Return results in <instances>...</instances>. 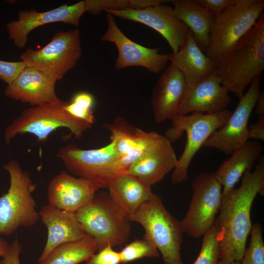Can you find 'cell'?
<instances>
[{"instance_id": "obj_1", "label": "cell", "mask_w": 264, "mask_h": 264, "mask_svg": "<svg viewBox=\"0 0 264 264\" xmlns=\"http://www.w3.org/2000/svg\"><path fill=\"white\" fill-rule=\"evenodd\" d=\"M264 158L262 157L253 172L246 171L241 186L222 193L219 215L214 226L220 247V259L224 263L241 262L252 225L251 206L258 194L264 195Z\"/></svg>"}, {"instance_id": "obj_2", "label": "cell", "mask_w": 264, "mask_h": 264, "mask_svg": "<svg viewBox=\"0 0 264 264\" xmlns=\"http://www.w3.org/2000/svg\"><path fill=\"white\" fill-rule=\"evenodd\" d=\"M264 69V14L220 60L215 71L228 92L240 98L245 87Z\"/></svg>"}, {"instance_id": "obj_3", "label": "cell", "mask_w": 264, "mask_h": 264, "mask_svg": "<svg viewBox=\"0 0 264 264\" xmlns=\"http://www.w3.org/2000/svg\"><path fill=\"white\" fill-rule=\"evenodd\" d=\"M87 233L96 241L98 251L121 245L130 235L128 216L113 201L109 193H96L92 199L75 213Z\"/></svg>"}, {"instance_id": "obj_4", "label": "cell", "mask_w": 264, "mask_h": 264, "mask_svg": "<svg viewBox=\"0 0 264 264\" xmlns=\"http://www.w3.org/2000/svg\"><path fill=\"white\" fill-rule=\"evenodd\" d=\"M10 176L8 192L0 197V234L8 236L21 226L30 227L40 219L32 196L37 184L19 162L11 160L3 166Z\"/></svg>"}, {"instance_id": "obj_5", "label": "cell", "mask_w": 264, "mask_h": 264, "mask_svg": "<svg viewBox=\"0 0 264 264\" xmlns=\"http://www.w3.org/2000/svg\"><path fill=\"white\" fill-rule=\"evenodd\" d=\"M67 102L59 99L24 109L5 129L6 143L18 134L26 133L33 134L38 142L44 143L51 132L61 128H67L76 138H80L92 125L67 112L65 110Z\"/></svg>"}, {"instance_id": "obj_6", "label": "cell", "mask_w": 264, "mask_h": 264, "mask_svg": "<svg viewBox=\"0 0 264 264\" xmlns=\"http://www.w3.org/2000/svg\"><path fill=\"white\" fill-rule=\"evenodd\" d=\"M128 219L143 227L145 235L160 252L164 264H184L181 257L183 232L179 221L167 210L158 195L153 193Z\"/></svg>"}, {"instance_id": "obj_7", "label": "cell", "mask_w": 264, "mask_h": 264, "mask_svg": "<svg viewBox=\"0 0 264 264\" xmlns=\"http://www.w3.org/2000/svg\"><path fill=\"white\" fill-rule=\"evenodd\" d=\"M231 113L225 109L214 114L194 112L189 115L178 114L171 120L172 126L167 130L164 136L171 143L178 140L184 132L187 136L184 150L171 176L173 183L176 184L187 180L188 168L194 155L207 139L224 125Z\"/></svg>"}, {"instance_id": "obj_8", "label": "cell", "mask_w": 264, "mask_h": 264, "mask_svg": "<svg viewBox=\"0 0 264 264\" xmlns=\"http://www.w3.org/2000/svg\"><path fill=\"white\" fill-rule=\"evenodd\" d=\"M264 9V0H237L216 14L206 55L215 63L254 25Z\"/></svg>"}, {"instance_id": "obj_9", "label": "cell", "mask_w": 264, "mask_h": 264, "mask_svg": "<svg viewBox=\"0 0 264 264\" xmlns=\"http://www.w3.org/2000/svg\"><path fill=\"white\" fill-rule=\"evenodd\" d=\"M82 55L79 30L60 31L43 48H28L20 56L26 66L38 69L55 82L73 68Z\"/></svg>"}, {"instance_id": "obj_10", "label": "cell", "mask_w": 264, "mask_h": 264, "mask_svg": "<svg viewBox=\"0 0 264 264\" xmlns=\"http://www.w3.org/2000/svg\"><path fill=\"white\" fill-rule=\"evenodd\" d=\"M56 156L70 174L90 181L99 189L108 187L118 175L115 164L118 154L111 142L103 147L89 150L70 144L61 147Z\"/></svg>"}, {"instance_id": "obj_11", "label": "cell", "mask_w": 264, "mask_h": 264, "mask_svg": "<svg viewBox=\"0 0 264 264\" xmlns=\"http://www.w3.org/2000/svg\"><path fill=\"white\" fill-rule=\"evenodd\" d=\"M189 208L179 224L183 233L198 239L214 224L222 198V186L214 172H202L191 182Z\"/></svg>"}, {"instance_id": "obj_12", "label": "cell", "mask_w": 264, "mask_h": 264, "mask_svg": "<svg viewBox=\"0 0 264 264\" xmlns=\"http://www.w3.org/2000/svg\"><path fill=\"white\" fill-rule=\"evenodd\" d=\"M262 74L254 78L247 92L240 98L235 110L227 121L207 139L203 147L232 154L248 141V122L260 93Z\"/></svg>"}, {"instance_id": "obj_13", "label": "cell", "mask_w": 264, "mask_h": 264, "mask_svg": "<svg viewBox=\"0 0 264 264\" xmlns=\"http://www.w3.org/2000/svg\"><path fill=\"white\" fill-rule=\"evenodd\" d=\"M107 28L101 36L103 42L113 43L118 50L115 66L117 69L136 66L146 68L157 74L164 70L169 61V54L159 52L160 47L151 48L130 39L118 26L114 16L107 13Z\"/></svg>"}, {"instance_id": "obj_14", "label": "cell", "mask_w": 264, "mask_h": 264, "mask_svg": "<svg viewBox=\"0 0 264 264\" xmlns=\"http://www.w3.org/2000/svg\"><path fill=\"white\" fill-rule=\"evenodd\" d=\"M103 127L110 133V141L118 154L115 164L118 175L125 173L135 161L151 149L162 137L156 131L145 132L118 117Z\"/></svg>"}, {"instance_id": "obj_15", "label": "cell", "mask_w": 264, "mask_h": 264, "mask_svg": "<svg viewBox=\"0 0 264 264\" xmlns=\"http://www.w3.org/2000/svg\"><path fill=\"white\" fill-rule=\"evenodd\" d=\"M113 16L144 24L156 31L165 38L176 53L184 44L189 32L188 27L175 16L173 7L164 4L139 9L109 10Z\"/></svg>"}, {"instance_id": "obj_16", "label": "cell", "mask_w": 264, "mask_h": 264, "mask_svg": "<svg viewBox=\"0 0 264 264\" xmlns=\"http://www.w3.org/2000/svg\"><path fill=\"white\" fill-rule=\"evenodd\" d=\"M86 12L84 0L70 5H62L43 12L35 9L21 10L18 13V20L9 22L6 27L9 39L16 46L23 48L27 44L28 34L36 28L58 22L77 27L82 16Z\"/></svg>"}, {"instance_id": "obj_17", "label": "cell", "mask_w": 264, "mask_h": 264, "mask_svg": "<svg viewBox=\"0 0 264 264\" xmlns=\"http://www.w3.org/2000/svg\"><path fill=\"white\" fill-rule=\"evenodd\" d=\"M99 189L90 181L62 171L49 182L47 190L48 204L75 213L92 199Z\"/></svg>"}, {"instance_id": "obj_18", "label": "cell", "mask_w": 264, "mask_h": 264, "mask_svg": "<svg viewBox=\"0 0 264 264\" xmlns=\"http://www.w3.org/2000/svg\"><path fill=\"white\" fill-rule=\"evenodd\" d=\"M228 93L215 71L204 80L187 85L178 114L186 115L191 112L214 114L220 112L226 109L231 102Z\"/></svg>"}, {"instance_id": "obj_19", "label": "cell", "mask_w": 264, "mask_h": 264, "mask_svg": "<svg viewBox=\"0 0 264 264\" xmlns=\"http://www.w3.org/2000/svg\"><path fill=\"white\" fill-rule=\"evenodd\" d=\"M187 87L183 74L170 64L163 70L152 91L151 103L156 122L172 120L178 114Z\"/></svg>"}, {"instance_id": "obj_20", "label": "cell", "mask_w": 264, "mask_h": 264, "mask_svg": "<svg viewBox=\"0 0 264 264\" xmlns=\"http://www.w3.org/2000/svg\"><path fill=\"white\" fill-rule=\"evenodd\" d=\"M56 82L39 70L26 66L11 84L7 85L4 94L31 106L42 105L60 99L55 90Z\"/></svg>"}, {"instance_id": "obj_21", "label": "cell", "mask_w": 264, "mask_h": 264, "mask_svg": "<svg viewBox=\"0 0 264 264\" xmlns=\"http://www.w3.org/2000/svg\"><path fill=\"white\" fill-rule=\"evenodd\" d=\"M39 214L47 229V238L38 262L44 260L58 245L79 240L87 234L77 220L74 213L62 210L48 204L41 207Z\"/></svg>"}, {"instance_id": "obj_22", "label": "cell", "mask_w": 264, "mask_h": 264, "mask_svg": "<svg viewBox=\"0 0 264 264\" xmlns=\"http://www.w3.org/2000/svg\"><path fill=\"white\" fill-rule=\"evenodd\" d=\"M177 160L171 143L163 135L124 173L134 176L152 186L161 181L168 173L174 170Z\"/></svg>"}, {"instance_id": "obj_23", "label": "cell", "mask_w": 264, "mask_h": 264, "mask_svg": "<svg viewBox=\"0 0 264 264\" xmlns=\"http://www.w3.org/2000/svg\"><path fill=\"white\" fill-rule=\"evenodd\" d=\"M169 56L171 64L183 74L187 85L204 80L215 71V62L200 49L190 30L183 45Z\"/></svg>"}, {"instance_id": "obj_24", "label": "cell", "mask_w": 264, "mask_h": 264, "mask_svg": "<svg viewBox=\"0 0 264 264\" xmlns=\"http://www.w3.org/2000/svg\"><path fill=\"white\" fill-rule=\"evenodd\" d=\"M108 188L113 201L128 218L153 194L151 186L127 173L117 175Z\"/></svg>"}, {"instance_id": "obj_25", "label": "cell", "mask_w": 264, "mask_h": 264, "mask_svg": "<svg viewBox=\"0 0 264 264\" xmlns=\"http://www.w3.org/2000/svg\"><path fill=\"white\" fill-rule=\"evenodd\" d=\"M176 17L185 24L198 45L206 52L216 14L199 5L195 0H171Z\"/></svg>"}, {"instance_id": "obj_26", "label": "cell", "mask_w": 264, "mask_h": 264, "mask_svg": "<svg viewBox=\"0 0 264 264\" xmlns=\"http://www.w3.org/2000/svg\"><path fill=\"white\" fill-rule=\"evenodd\" d=\"M263 147L258 141H247L235 151L231 157L225 160L214 172L222 186V193L233 188L239 179L247 171H251L263 152Z\"/></svg>"}, {"instance_id": "obj_27", "label": "cell", "mask_w": 264, "mask_h": 264, "mask_svg": "<svg viewBox=\"0 0 264 264\" xmlns=\"http://www.w3.org/2000/svg\"><path fill=\"white\" fill-rule=\"evenodd\" d=\"M97 250L96 241L87 234L79 240L58 245L38 264H78L87 262Z\"/></svg>"}, {"instance_id": "obj_28", "label": "cell", "mask_w": 264, "mask_h": 264, "mask_svg": "<svg viewBox=\"0 0 264 264\" xmlns=\"http://www.w3.org/2000/svg\"><path fill=\"white\" fill-rule=\"evenodd\" d=\"M165 2L162 0H85L87 12L95 15L103 11L142 9Z\"/></svg>"}, {"instance_id": "obj_29", "label": "cell", "mask_w": 264, "mask_h": 264, "mask_svg": "<svg viewBox=\"0 0 264 264\" xmlns=\"http://www.w3.org/2000/svg\"><path fill=\"white\" fill-rule=\"evenodd\" d=\"M119 254L121 262L123 264L143 258H157L159 256L157 248L145 235L142 239L135 240L126 245Z\"/></svg>"}, {"instance_id": "obj_30", "label": "cell", "mask_w": 264, "mask_h": 264, "mask_svg": "<svg viewBox=\"0 0 264 264\" xmlns=\"http://www.w3.org/2000/svg\"><path fill=\"white\" fill-rule=\"evenodd\" d=\"M263 229L258 222L252 225L251 240L241 264H264V242Z\"/></svg>"}, {"instance_id": "obj_31", "label": "cell", "mask_w": 264, "mask_h": 264, "mask_svg": "<svg viewBox=\"0 0 264 264\" xmlns=\"http://www.w3.org/2000/svg\"><path fill=\"white\" fill-rule=\"evenodd\" d=\"M203 236L200 252L193 264H217L220 259V247L214 226Z\"/></svg>"}, {"instance_id": "obj_32", "label": "cell", "mask_w": 264, "mask_h": 264, "mask_svg": "<svg viewBox=\"0 0 264 264\" xmlns=\"http://www.w3.org/2000/svg\"><path fill=\"white\" fill-rule=\"evenodd\" d=\"M26 66L25 64L22 61L9 62L0 60V80L6 83L7 85L11 84Z\"/></svg>"}, {"instance_id": "obj_33", "label": "cell", "mask_w": 264, "mask_h": 264, "mask_svg": "<svg viewBox=\"0 0 264 264\" xmlns=\"http://www.w3.org/2000/svg\"><path fill=\"white\" fill-rule=\"evenodd\" d=\"M121 259L119 252L114 250L112 247L108 246L93 254L86 264H120Z\"/></svg>"}, {"instance_id": "obj_34", "label": "cell", "mask_w": 264, "mask_h": 264, "mask_svg": "<svg viewBox=\"0 0 264 264\" xmlns=\"http://www.w3.org/2000/svg\"><path fill=\"white\" fill-rule=\"evenodd\" d=\"M65 110L74 117L91 125L95 122L92 109L83 105L76 103L70 100L67 101L65 107Z\"/></svg>"}, {"instance_id": "obj_35", "label": "cell", "mask_w": 264, "mask_h": 264, "mask_svg": "<svg viewBox=\"0 0 264 264\" xmlns=\"http://www.w3.org/2000/svg\"><path fill=\"white\" fill-rule=\"evenodd\" d=\"M195 0L199 5L215 14L221 12L237 1V0Z\"/></svg>"}, {"instance_id": "obj_36", "label": "cell", "mask_w": 264, "mask_h": 264, "mask_svg": "<svg viewBox=\"0 0 264 264\" xmlns=\"http://www.w3.org/2000/svg\"><path fill=\"white\" fill-rule=\"evenodd\" d=\"M22 248V246L19 243L18 238L16 237L10 244L7 253L2 260H0V264H21L19 256Z\"/></svg>"}, {"instance_id": "obj_37", "label": "cell", "mask_w": 264, "mask_h": 264, "mask_svg": "<svg viewBox=\"0 0 264 264\" xmlns=\"http://www.w3.org/2000/svg\"><path fill=\"white\" fill-rule=\"evenodd\" d=\"M249 138L255 141L264 140V116H258L257 121L248 127Z\"/></svg>"}, {"instance_id": "obj_38", "label": "cell", "mask_w": 264, "mask_h": 264, "mask_svg": "<svg viewBox=\"0 0 264 264\" xmlns=\"http://www.w3.org/2000/svg\"><path fill=\"white\" fill-rule=\"evenodd\" d=\"M255 111L258 116H264V92H260L255 106Z\"/></svg>"}, {"instance_id": "obj_39", "label": "cell", "mask_w": 264, "mask_h": 264, "mask_svg": "<svg viewBox=\"0 0 264 264\" xmlns=\"http://www.w3.org/2000/svg\"><path fill=\"white\" fill-rule=\"evenodd\" d=\"M10 244L0 237V257L2 258L6 255L10 248Z\"/></svg>"}, {"instance_id": "obj_40", "label": "cell", "mask_w": 264, "mask_h": 264, "mask_svg": "<svg viewBox=\"0 0 264 264\" xmlns=\"http://www.w3.org/2000/svg\"><path fill=\"white\" fill-rule=\"evenodd\" d=\"M217 264H241V262L235 261L230 263H224L221 261H219Z\"/></svg>"}]
</instances>
